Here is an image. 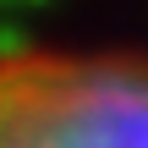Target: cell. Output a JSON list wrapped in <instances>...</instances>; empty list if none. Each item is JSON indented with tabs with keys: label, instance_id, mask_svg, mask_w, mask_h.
<instances>
[{
	"label": "cell",
	"instance_id": "1",
	"mask_svg": "<svg viewBox=\"0 0 148 148\" xmlns=\"http://www.w3.org/2000/svg\"><path fill=\"white\" fill-rule=\"evenodd\" d=\"M0 148H148V66L121 55H0Z\"/></svg>",
	"mask_w": 148,
	"mask_h": 148
}]
</instances>
